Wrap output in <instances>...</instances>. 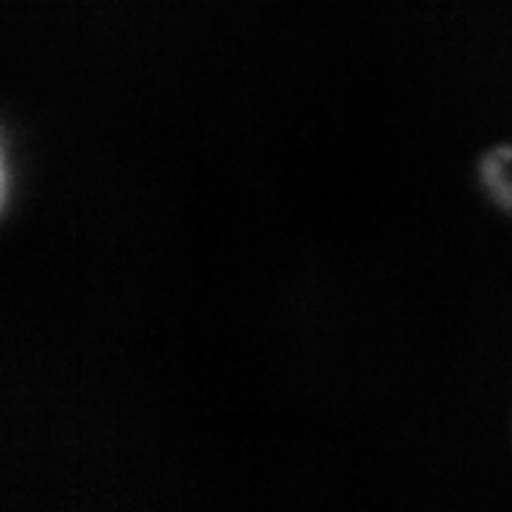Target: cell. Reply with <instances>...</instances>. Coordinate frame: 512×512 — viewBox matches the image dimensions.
<instances>
[]
</instances>
